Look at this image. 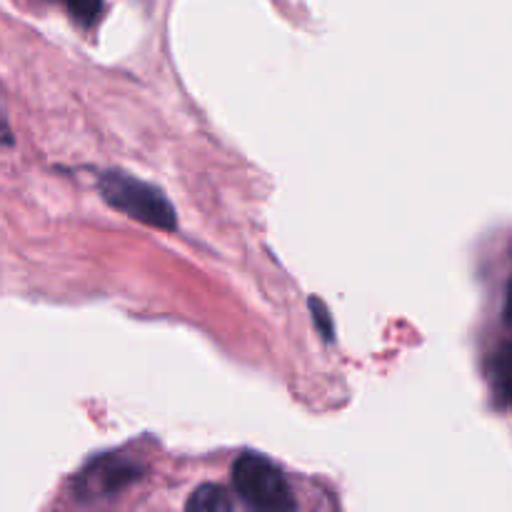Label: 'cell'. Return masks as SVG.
Masks as SVG:
<instances>
[{
	"label": "cell",
	"mask_w": 512,
	"mask_h": 512,
	"mask_svg": "<svg viewBox=\"0 0 512 512\" xmlns=\"http://www.w3.org/2000/svg\"><path fill=\"white\" fill-rule=\"evenodd\" d=\"M68 8L75 15V20L90 25L103 10V0H68Z\"/></svg>",
	"instance_id": "5b68a950"
},
{
	"label": "cell",
	"mask_w": 512,
	"mask_h": 512,
	"mask_svg": "<svg viewBox=\"0 0 512 512\" xmlns=\"http://www.w3.org/2000/svg\"><path fill=\"white\" fill-rule=\"evenodd\" d=\"M5 133H8V125H5V115H3V105H0V143H5Z\"/></svg>",
	"instance_id": "52a82bcc"
},
{
	"label": "cell",
	"mask_w": 512,
	"mask_h": 512,
	"mask_svg": "<svg viewBox=\"0 0 512 512\" xmlns=\"http://www.w3.org/2000/svg\"><path fill=\"white\" fill-rule=\"evenodd\" d=\"M185 508L190 512H228L233 510V500L218 485H203V488H198L190 495Z\"/></svg>",
	"instance_id": "277c9868"
},
{
	"label": "cell",
	"mask_w": 512,
	"mask_h": 512,
	"mask_svg": "<svg viewBox=\"0 0 512 512\" xmlns=\"http://www.w3.org/2000/svg\"><path fill=\"white\" fill-rule=\"evenodd\" d=\"M138 478V465L123 458L93 460L78 478L80 498H103L123 490L125 485Z\"/></svg>",
	"instance_id": "3957f363"
},
{
	"label": "cell",
	"mask_w": 512,
	"mask_h": 512,
	"mask_svg": "<svg viewBox=\"0 0 512 512\" xmlns=\"http://www.w3.org/2000/svg\"><path fill=\"white\" fill-rule=\"evenodd\" d=\"M505 320L512 325V280H510V288H508V303H505Z\"/></svg>",
	"instance_id": "8992f818"
},
{
	"label": "cell",
	"mask_w": 512,
	"mask_h": 512,
	"mask_svg": "<svg viewBox=\"0 0 512 512\" xmlns=\"http://www.w3.org/2000/svg\"><path fill=\"white\" fill-rule=\"evenodd\" d=\"M233 483L240 498L258 510H293L283 473L263 455L248 453L233 465Z\"/></svg>",
	"instance_id": "7a4b0ae2"
},
{
	"label": "cell",
	"mask_w": 512,
	"mask_h": 512,
	"mask_svg": "<svg viewBox=\"0 0 512 512\" xmlns=\"http://www.w3.org/2000/svg\"><path fill=\"white\" fill-rule=\"evenodd\" d=\"M100 193L120 213H125L133 220H140L145 225L173 230L175 223H178L170 200L158 188H153V185L143 183V180L133 178L128 173H120V170L105 173L100 178Z\"/></svg>",
	"instance_id": "6da1fadb"
}]
</instances>
